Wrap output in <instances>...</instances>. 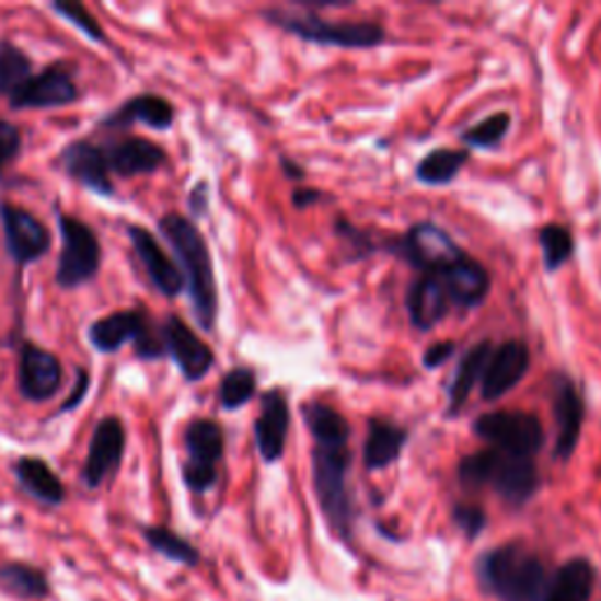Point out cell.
<instances>
[{"instance_id":"cell-1","label":"cell","mask_w":601,"mask_h":601,"mask_svg":"<svg viewBox=\"0 0 601 601\" xmlns=\"http://www.w3.org/2000/svg\"><path fill=\"white\" fill-rule=\"evenodd\" d=\"M313 437V492L324 522L340 543L352 545L355 500L350 492V424L332 404L311 400L301 407Z\"/></svg>"},{"instance_id":"cell-2","label":"cell","mask_w":601,"mask_h":601,"mask_svg":"<svg viewBox=\"0 0 601 601\" xmlns=\"http://www.w3.org/2000/svg\"><path fill=\"white\" fill-rule=\"evenodd\" d=\"M158 229L165 238L176 258L178 270L184 275V285L190 297L193 315L203 330H215L219 313V291L212 266V254H209L207 242L190 219L170 212L158 221Z\"/></svg>"},{"instance_id":"cell-3","label":"cell","mask_w":601,"mask_h":601,"mask_svg":"<svg viewBox=\"0 0 601 601\" xmlns=\"http://www.w3.org/2000/svg\"><path fill=\"white\" fill-rule=\"evenodd\" d=\"M475 574L482 592L496 601H541L550 578L539 552L522 541L484 550Z\"/></svg>"},{"instance_id":"cell-4","label":"cell","mask_w":601,"mask_h":601,"mask_svg":"<svg viewBox=\"0 0 601 601\" xmlns=\"http://www.w3.org/2000/svg\"><path fill=\"white\" fill-rule=\"evenodd\" d=\"M459 482L465 489H492L512 508H522L539 492V467L529 456H515L498 449H484L463 456L459 463Z\"/></svg>"},{"instance_id":"cell-5","label":"cell","mask_w":601,"mask_h":601,"mask_svg":"<svg viewBox=\"0 0 601 601\" xmlns=\"http://www.w3.org/2000/svg\"><path fill=\"white\" fill-rule=\"evenodd\" d=\"M262 18L273 26L282 28L285 34L297 36L305 43L322 47H338V50H371L385 43V28L373 22H327L315 12L291 14L287 10L270 8Z\"/></svg>"},{"instance_id":"cell-6","label":"cell","mask_w":601,"mask_h":601,"mask_svg":"<svg viewBox=\"0 0 601 601\" xmlns=\"http://www.w3.org/2000/svg\"><path fill=\"white\" fill-rule=\"evenodd\" d=\"M88 338L92 348L100 352H118L125 344H132L141 360H162L167 355L160 330H155L143 308H129V311H118L96 320L88 332Z\"/></svg>"},{"instance_id":"cell-7","label":"cell","mask_w":601,"mask_h":601,"mask_svg":"<svg viewBox=\"0 0 601 601\" xmlns=\"http://www.w3.org/2000/svg\"><path fill=\"white\" fill-rule=\"evenodd\" d=\"M381 250L402 258L420 275L442 273L465 256L453 238L432 221L416 223L404 235L383 240Z\"/></svg>"},{"instance_id":"cell-8","label":"cell","mask_w":601,"mask_h":601,"mask_svg":"<svg viewBox=\"0 0 601 601\" xmlns=\"http://www.w3.org/2000/svg\"><path fill=\"white\" fill-rule=\"evenodd\" d=\"M59 233L61 252L59 266L55 273V282L61 289L83 287L96 278L102 266V245L96 233L85 221L59 212Z\"/></svg>"},{"instance_id":"cell-9","label":"cell","mask_w":601,"mask_h":601,"mask_svg":"<svg viewBox=\"0 0 601 601\" xmlns=\"http://www.w3.org/2000/svg\"><path fill=\"white\" fill-rule=\"evenodd\" d=\"M473 432L492 449L533 459L545 444L543 420L529 412H489L475 418Z\"/></svg>"},{"instance_id":"cell-10","label":"cell","mask_w":601,"mask_h":601,"mask_svg":"<svg viewBox=\"0 0 601 601\" xmlns=\"http://www.w3.org/2000/svg\"><path fill=\"white\" fill-rule=\"evenodd\" d=\"M184 484L193 494H207L219 479V463L223 459V430L212 418H193L186 435Z\"/></svg>"},{"instance_id":"cell-11","label":"cell","mask_w":601,"mask_h":601,"mask_svg":"<svg viewBox=\"0 0 601 601\" xmlns=\"http://www.w3.org/2000/svg\"><path fill=\"white\" fill-rule=\"evenodd\" d=\"M162 344H165V352L172 357L178 371L184 373V379L195 383L205 379L215 367V350L209 348L203 338H198L188 324L170 315L160 327Z\"/></svg>"},{"instance_id":"cell-12","label":"cell","mask_w":601,"mask_h":601,"mask_svg":"<svg viewBox=\"0 0 601 601\" xmlns=\"http://www.w3.org/2000/svg\"><path fill=\"white\" fill-rule=\"evenodd\" d=\"M552 414H555V424H557L555 459L568 461L580 444L585 400L574 379H568L566 373H557V377L552 379Z\"/></svg>"},{"instance_id":"cell-13","label":"cell","mask_w":601,"mask_h":601,"mask_svg":"<svg viewBox=\"0 0 601 601\" xmlns=\"http://www.w3.org/2000/svg\"><path fill=\"white\" fill-rule=\"evenodd\" d=\"M0 221H3L8 252L20 266L38 262V258L50 252V231L34 215L26 212V209L14 207L10 203H0Z\"/></svg>"},{"instance_id":"cell-14","label":"cell","mask_w":601,"mask_h":601,"mask_svg":"<svg viewBox=\"0 0 601 601\" xmlns=\"http://www.w3.org/2000/svg\"><path fill=\"white\" fill-rule=\"evenodd\" d=\"M125 456V426L118 416H106L94 426L90 437V449L83 467V482L88 489L102 486Z\"/></svg>"},{"instance_id":"cell-15","label":"cell","mask_w":601,"mask_h":601,"mask_svg":"<svg viewBox=\"0 0 601 601\" xmlns=\"http://www.w3.org/2000/svg\"><path fill=\"white\" fill-rule=\"evenodd\" d=\"M63 383V369L59 357L36 344H24L20 350L18 385L24 400L47 402L53 400Z\"/></svg>"},{"instance_id":"cell-16","label":"cell","mask_w":601,"mask_h":601,"mask_svg":"<svg viewBox=\"0 0 601 601\" xmlns=\"http://www.w3.org/2000/svg\"><path fill=\"white\" fill-rule=\"evenodd\" d=\"M531 367V350L524 340H506L494 346V352L486 362L482 377V397L486 402H496L506 397L510 390L527 377Z\"/></svg>"},{"instance_id":"cell-17","label":"cell","mask_w":601,"mask_h":601,"mask_svg":"<svg viewBox=\"0 0 601 601\" xmlns=\"http://www.w3.org/2000/svg\"><path fill=\"white\" fill-rule=\"evenodd\" d=\"M289 402L280 388L266 390L262 395V412L254 420V442L266 463H278L285 456L289 435Z\"/></svg>"},{"instance_id":"cell-18","label":"cell","mask_w":601,"mask_h":601,"mask_svg":"<svg viewBox=\"0 0 601 601\" xmlns=\"http://www.w3.org/2000/svg\"><path fill=\"white\" fill-rule=\"evenodd\" d=\"M129 242H132L135 254L141 262L146 275H149L151 285L160 291L162 297L174 299L186 289L184 275L178 266L167 256V252L160 247V242L141 226H127Z\"/></svg>"},{"instance_id":"cell-19","label":"cell","mask_w":601,"mask_h":601,"mask_svg":"<svg viewBox=\"0 0 601 601\" xmlns=\"http://www.w3.org/2000/svg\"><path fill=\"white\" fill-rule=\"evenodd\" d=\"M78 88L63 67H47L10 96L12 108H59L78 100Z\"/></svg>"},{"instance_id":"cell-20","label":"cell","mask_w":601,"mask_h":601,"mask_svg":"<svg viewBox=\"0 0 601 601\" xmlns=\"http://www.w3.org/2000/svg\"><path fill=\"white\" fill-rule=\"evenodd\" d=\"M435 278H440L451 305L461 308V311H473V308H479L492 291L489 270H486L477 258L467 254L461 258V262L449 266L447 270L435 273Z\"/></svg>"},{"instance_id":"cell-21","label":"cell","mask_w":601,"mask_h":601,"mask_svg":"<svg viewBox=\"0 0 601 601\" xmlns=\"http://www.w3.org/2000/svg\"><path fill=\"white\" fill-rule=\"evenodd\" d=\"M59 162L63 172L76 178L78 184H83L88 190L96 195H113V182L108 176L111 170L106 162V153L100 146H94L85 139L73 141L61 151Z\"/></svg>"},{"instance_id":"cell-22","label":"cell","mask_w":601,"mask_h":601,"mask_svg":"<svg viewBox=\"0 0 601 601\" xmlns=\"http://www.w3.org/2000/svg\"><path fill=\"white\" fill-rule=\"evenodd\" d=\"M404 305H407L409 322L418 332L435 330L437 324L444 322L453 308L444 285L435 275H418L407 289Z\"/></svg>"},{"instance_id":"cell-23","label":"cell","mask_w":601,"mask_h":601,"mask_svg":"<svg viewBox=\"0 0 601 601\" xmlns=\"http://www.w3.org/2000/svg\"><path fill=\"white\" fill-rule=\"evenodd\" d=\"M597 568L588 557H574L550 574L541 601H592Z\"/></svg>"},{"instance_id":"cell-24","label":"cell","mask_w":601,"mask_h":601,"mask_svg":"<svg viewBox=\"0 0 601 601\" xmlns=\"http://www.w3.org/2000/svg\"><path fill=\"white\" fill-rule=\"evenodd\" d=\"M104 153H106L108 170H113L120 176L151 174V172H158L167 162V153L162 151L158 143L141 137L120 139L116 143H111Z\"/></svg>"},{"instance_id":"cell-25","label":"cell","mask_w":601,"mask_h":601,"mask_svg":"<svg viewBox=\"0 0 601 601\" xmlns=\"http://www.w3.org/2000/svg\"><path fill=\"white\" fill-rule=\"evenodd\" d=\"M407 440V428H402L388 418H369L367 440L362 449L365 467L371 470V473H377V470H385L397 463Z\"/></svg>"},{"instance_id":"cell-26","label":"cell","mask_w":601,"mask_h":601,"mask_svg":"<svg viewBox=\"0 0 601 601\" xmlns=\"http://www.w3.org/2000/svg\"><path fill=\"white\" fill-rule=\"evenodd\" d=\"M137 123L153 129H170L174 123V106L158 94H139L135 100L125 102L120 108L111 111L102 120V127L123 129Z\"/></svg>"},{"instance_id":"cell-27","label":"cell","mask_w":601,"mask_h":601,"mask_svg":"<svg viewBox=\"0 0 601 601\" xmlns=\"http://www.w3.org/2000/svg\"><path fill=\"white\" fill-rule=\"evenodd\" d=\"M492 352H494L492 340H479V344H475L473 348L463 352L456 371H453V381L449 385V409H447L449 416H456L461 412L470 393H473L475 385L482 381Z\"/></svg>"},{"instance_id":"cell-28","label":"cell","mask_w":601,"mask_h":601,"mask_svg":"<svg viewBox=\"0 0 601 601\" xmlns=\"http://www.w3.org/2000/svg\"><path fill=\"white\" fill-rule=\"evenodd\" d=\"M14 477H18L22 489L36 498L43 506L57 508L67 498V489H63L61 479L55 475V470L47 465L43 459L24 456L14 463Z\"/></svg>"},{"instance_id":"cell-29","label":"cell","mask_w":601,"mask_h":601,"mask_svg":"<svg viewBox=\"0 0 601 601\" xmlns=\"http://www.w3.org/2000/svg\"><path fill=\"white\" fill-rule=\"evenodd\" d=\"M0 590L10 597L24 601L50 597V580L38 566L26 562H5L0 564Z\"/></svg>"},{"instance_id":"cell-30","label":"cell","mask_w":601,"mask_h":601,"mask_svg":"<svg viewBox=\"0 0 601 601\" xmlns=\"http://www.w3.org/2000/svg\"><path fill=\"white\" fill-rule=\"evenodd\" d=\"M470 151L465 149H432L416 165V178L426 186H447L461 174Z\"/></svg>"},{"instance_id":"cell-31","label":"cell","mask_w":601,"mask_h":601,"mask_svg":"<svg viewBox=\"0 0 601 601\" xmlns=\"http://www.w3.org/2000/svg\"><path fill=\"white\" fill-rule=\"evenodd\" d=\"M143 539L151 545V550L158 552V555H162L174 564H182L188 568L200 564V550L167 527H146Z\"/></svg>"},{"instance_id":"cell-32","label":"cell","mask_w":601,"mask_h":601,"mask_svg":"<svg viewBox=\"0 0 601 601\" xmlns=\"http://www.w3.org/2000/svg\"><path fill=\"white\" fill-rule=\"evenodd\" d=\"M34 63L24 50L10 41H0V96H10L28 83Z\"/></svg>"},{"instance_id":"cell-33","label":"cell","mask_w":601,"mask_h":601,"mask_svg":"<svg viewBox=\"0 0 601 601\" xmlns=\"http://www.w3.org/2000/svg\"><path fill=\"white\" fill-rule=\"evenodd\" d=\"M256 373L250 367H235L226 371V377L219 383V402L226 412L242 409L256 395Z\"/></svg>"},{"instance_id":"cell-34","label":"cell","mask_w":601,"mask_h":601,"mask_svg":"<svg viewBox=\"0 0 601 601\" xmlns=\"http://www.w3.org/2000/svg\"><path fill=\"white\" fill-rule=\"evenodd\" d=\"M512 127V118L510 113L500 111V113H494V116L479 120L477 125L467 127L461 132V139L465 146H470V149H482V151H494L498 149V146L502 143V139L508 137Z\"/></svg>"},{"instance_id":"cell-35","label":"cell","mask_w":601,"mask_h":601,"mask_svg":"<svg viewBox=\"0 0 601 601\" xmlns=\"http://www.w3.org/2000/svg\"><path fill=\"white\" fill-rule=\"evenodd\" d=\"M539 245L550 273L559 270L574 256V235L562 223H547L539 231Z\"/></svg>"},{"instance_id":"cell-36","label":"cell","mask_w":601,"mask_h":601,"mask_svg":"<svg viewBox=\"0 0 601 601\" xmlns=\"http://www.w3.org/2000/svg\"><path fill=\"white\" fill-rule=\"evenodd\" d=\"M451 519L467 541H475L486 529V512L484 508L473 506V502H459V506H453Z\"/></svg>"},{"instance_id":"cell-37","label":"cell","mask_w":601,"mask_h":601,"mask_svg":"<svg viewBox=\"0 0 601 601\" xmlns=\"http://www.w3.org/2000/svg\"><path fill=\"white\" fill-rule=\"evenodd\" d=\"M53 10L59 12L61 18L67 22H71L73 26H78L92 41H96V43L104 41V31H102L100 22L92 18V14L85 10V5H80V3H53Z\"/></svg>"},{"instance_id":"cell-38","label":"cell","mask_w":601,"mask_h":601,"mask_svg":"<svg viewBox=\"0 0 601 601\" xmlns=\"http://www.w3.org/2000/svg\"><path fill=\"white\" fill-rule=\"evenodd\" d=\"M334 231H336L338 238H344L348 242V247L357 250L355 258H362V256H369V254H373L377 250H381V242L371 240V235L367 231L357 229L355 223H350L346 219H336Z\"/></svg>"},{"instance_id":"cell-39","label":"cell","mask_w":601,"mask_h":601,"mask_svg":"<svg viewBox=\"0 0 601 601\" xmlns=\"http://www.w3.org/2000/svg\"><path fill=\"white\" fill-rule=\"evenodd\" d=\"M22 151V132L18 125L0 120V176L18 160Z\"/></svg>"},{"instance_id":"cell-40","label":"cell","mask_w":601,"mask_h":601,"mask_svg":"<svg viewBox=\"0 0 601 601\" xmlns=\"http://www.w3.org/2000/svg\"><path fill=\"white\" fill-rule=\"evenodd\" d=\"M456 344L453 340H440V344H432L424 352V367L426 369H440L444 362H449L453 355H456Z\"/></svg>"},{"instance_id":"cell-41","label":"cell","mask_w":601,"mask_h":601,"mask_svg":"<svg viewBox=\"0 0 601 601\" xmlns=\"http://www.w3.org/2000/svg\"><path fill=\"white\" fill-rule=\"evenodd\" d=\"M88 390H90V377H88V371H85V369H80V371H78V379H76V385H73V390H71V395H69L67 402L61 404L59 412H61V414H67V412L80 407V404H83V400H85Z\"/></svg>"},{"instance_id":"cell-42","label":"cell","mask_w":601,"mask_h":601,"mask_svg":"<svg viewBox=\"0 0 601 601\" xmlns=\"http://www.w3.org/2000/svg\"><path fill=\"white\" fill-rule=\"evenodd\" d=\"M322 200H327V195H324L320 188H294V193H291V203H294L297 209L313 207Z\"/></svg>"},{"instance_id":"cell-43","label":"cell","mask_w":601,"mask_h":601,"mask_svg":"<svg viewBox=\"0 0 601 601\" xmlns=\"http://www.w3.org/2000/svg\"><path fill=\"white\" fill-rule=\"evenodd\" d=\"M207 198H209V193H207V186L205 184H198L193 190H190V198H188V205L190 209L198 217L205 215V207H207Z\"/></svg>"},{"instance_id":"cell-44","label":"cell","mask_w":601,"mask_h":601,"mask_svg":"<svg viewBox=\"0 0 601 601\" xmlns=\"http://www.w3.org/2000/svg\"><path fill=\"white\" fill-rule=\"evenodd\" d=\"M280 165H282V172H285V176H289V178H294V182H303V178H305V170H303L301 165H297V162H294V160H291V158L282 155V158H280Z\"/></svg>"}]
</instances>
